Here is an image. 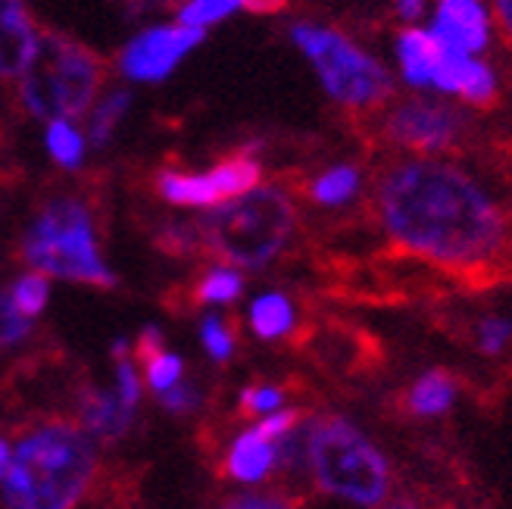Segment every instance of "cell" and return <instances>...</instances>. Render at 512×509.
Returning a JSON list of instances; mask_svg holds the SVG:
<instances>
[{
    "mask_svg": "<svg viewBox=\"0 0 512 509\" xmlns=\"http://www.w3.org/2000/svg\"><path fill=\"white\" fill-rule=\"evenodd\" d=\"M375 219L388 244L456 278L512 263V200L463 157H397L375 178Z\"/></svg>",
    "mask_w": 512,
    "mask_h": 509,
    "instance_id": "1",
    "label": "cell"
},
{
    "mask_svg": "<svg viewBox=\"0 0 512 509\" xmlns=\"http://www.w3.org/2000/svg\"><path fill=\"white\" fill-rule=\"evenodd\" d=\"M97 472V453L82 428L47 422L29 431L10 456L4 500L10 509H72Z\"/></svg>",
    "mask_w": 512,
    "mask_h": 509,
    "instance_id": "2",
    "label": "cell"
},
{
    "mask_svg": "<svg viewBox=\"0 0 512 509\" xmlns=\"http://www.w3.org/2000/svg\"><path fill=\"white\" fill-rule=\"evenodd\" d=\"M303 466L313 485L356 509H378L394 497V469L366 431L344 416H319L303 431Z\"/></svg>",
    "mask_w": 512,
    "mask_h": 509,
    "instance_id": "3",
    "label": "cell"
},
{
    "mask_svg": "<svg viewBox=\"0 0 512 509\" xmlns=\"http://www.w3.org/2000/svg\"><path fill=\"white\" fill-rule=\"evenodd\" d=\"M297 228V207L285 188L256 185L216 207L197 225V241L225 266L260 269L288 247Z\"/></svg>",
    "mask_w": 512,
    "mask_h": 509,
    "instance_id": "4",
    "label": "cell"
},
{
    "mask_svg": "<svg viewBox=\"0 0 512 509\" xmlns=\"http://www.w3.org/2000/svg\"><path fill=\"white\" fill-rule=\"evenodd\" d=\"M104 85V60L91 47L57 32H41L38 47L19 75L22 104L38 119H75L91 110Z\"/></svg>",
    "mask_w": 512,
    "mask_h": 509,
    "instance_id": "5",
    "label": "cell"
},
{
    "mask_svg": "<svg viewBox=\"0 0 512 509\" xmlns=\"http://www.w3.org/2000/svg\"><path fill=\"white\" fill-rule=\"evenodd\" d=\"M291 41L313 63L325 94L338 107L350 113H375L391 104V72L344 32L313 22H297L291 29Z\"/></svg>",
    "mask_w": 512,
    "mask_h": 509,
    "instance_id": "6",
    "label": "cell"
},
{
    "mask_svg": "<svg viewBox=\"0 0 512 509\" xmlns=\"http://www.w3.org/2000/svg\"><path fill=\"white\" fill-rule=\"evenodd\" d=\"M22 257L44 278H66L97 288H113L116 275L100 257L91 213L82 200H54L35 216L22 241Z\"/></svg>",
    "mask_w": 512,
    "mask_h": 509,
    "instance_id": "7",
    "label": "cell"
},
{
    "mask_svg": "<svg viewBox=\"0 0 512 509\" xmlns=\"http://www.w3.org/2000/svg\"><path fill=\"white\" fill-rule=\"evenodd\" d=\"M378 132L403 157H453L472 135V113L453 100L416 94L384 107Z\"/></svg>",
    "mask_w": 512,
    "mask_h": 509,
    "instance_id": "8",
    "label": "cell"
},
{
    "mask_svg": "<svg viewBox=\"0 0 512 509\" xmlns=\"http://www.w3.org/2000/svg\"><path fill=\"white\" fill-rule=\"evenodd\" d=\"M260 163L253 157H232L207 172H178L163 169L157 175V191L175 207H203L216 210L260 185Z\"/></svg>",
    "mask_w": 512,
    "mask_h": 509,
    "instance_id": "9",
    "label": "cell"
},
{
    "mask_svg": "<svg viewBox=\"0 0 512 509\" xmlns=\"http://www.w3.org/2000/svg\"><path fill=\"white\" fill-rule=\"evenodd\" d=\"M203 41V29L188 25H153L132 38L119 54V72L128 82H163Z\"/></svg>",
    "mask_w": 512,
    "mask_h": 509,
    "instance_id": "10",
    "label": "cell"
},
{
    "mask_svg": "<svg viewBox=\"0 0 512 509\" xmlns=\"http://www.w3.org/2000/svg\"><path fill=\"white\" fill-rule=\"evenodd\" d=\"M500 88L503 82L494 63L484 57L456 54V50L447 47L431 79V94L453 100V104L466 110H491L500 100Z\"/></svg>",
    "mask_w": 512,
    "mask_h": 509,
    "instance_id": "11",
    "label": "cell"
},
{
    "mask_svg": "<svg viewBox=\"0 0 512 509\" xmlns=\"http://www.w3.org/2000/svg\"><path fill=\"white\" fill-rule=\"evenodd\" d=\"M300 413L297 410H278L272 416H263L256 425L235 438L232 450H228V475L241 485H260V481L275 469L278 463V444L281 438H288L291 431H297Z\"/></svg>",
    "mask_w": 512,
    "mask_h": 509,
    "instance_id": "12",
    "label": "cell"
},
{
    "mask_svg": "<svg viewBox=\"0 0 512 509\" xmlns=\"http://www.w3.org/2000/svg\"><path fill=\"white\" fill-rule=\"evenodd\" d=\"M428 32L441 47L469 57H481L497 35L484 0H434Z\"/></svg>",
    "mask_w": 512,
    "mask_h": 509,
    "instance_id": "13",
    "label": "cell"
},
{
    "mask_svg": "<svg viewBox=\"0 0 512 509\" xmlns=\"http://www.w3.org/2000/svg\"><path fill=\"white\" fill-rule=\"evenodd\" d=\"M38 47V29L25 0H0V79H19Z\"/></svg>",
    "mask_w": 512,
    "mask_h": 509,
    "instance_id": "14",
    "label": "cell"
},
{
    "mask_svg": "<svg viewBox=\"0 0 512 509\" xmlns=\"http://www.w3.org/2000/svg\"><path fill=\"white\" fill-rule=\"evenodd\" d=\"M394 54H397V69L406 88L413 91H431L434 69L441 63L444 47L434 41V35L422 25H409L394 41Z\"/></svg>",
    "mask_w": 512,
    "mask_h": 509,
    "instance_id": "15",
    "label": "cell"
},
{
    "mask_svg": "<svg viewBox=\"0 0 512 509\" xmlns=\"http://www.w3.org/2000/svg\"><path fill=\"white\" fill-rule=\"evenodd\" d=\"M459 400V381L447 369H425L406 388V413L416 419H444Z\"/></svg>",
    "mask_w": 512,
    "mask_h": 509,
    "instance_id": "16",
    "label": "cell"
},
{
    "mask_svg": "<svg viewBox=\"0 0 512 509\" xmlns=\"http://www.w3.org/2000/svg\"><path fill=\"white\" fill-rule=\"evenodd\" d=\"M363 194V169L356 163H335L310 182V200L322 210H341Z\"/></svg>",
    "mask_w": 512,
    "mask_h": 509,
    "instance_id": "17",
    "label": "cell"
},
{
    "mask_svg": "<svg viewBox=\"0 0 512 509\" xmlns=\"http://www.w3.org/2000/svg\"><path fill=\"white\" fill-rule=\"evenodd\" d=\"M135 413L125 410V406L116 400L113 391H88L82 400V431L85 435H94L100 441H113L119 435H125V428L132 425Z\"/></svg>",
    "mask_w": 512,
    "mask_h": 509,
    "instance_id": "18",
    "label": "cell"
},
{
    "mask_svg": "<svg viewBox=\"0 0 512 509\" xmlns=\"http://www.w3.org/2000/svg\"><path fill=\"white\" fill-rule=\"evenodd\" d=\"M294 325H297V310L285 294L269 291L250 303V328L256 332V338L278 341L291 335Z\"/></svg>",
    "mask_w": 512,
    "mask_h": 509,
    "instance_id": "19",
    "label": "cell"
},
{
    "mask_svg": "<svg viewBox=\"0 0 512 509\" xmlns=\"http://www.w3.org/2000/svg\"><path fill=\"white\" fill-rule=\"evenodd\" d=\"M128 107H132V94L116 88L110 91L107 97H100V104L94 107L91 113V125H88V138L94 147H104L113 132H116V125L122 122V116L128 113Z\"/></svg>",
    "mask_w": 512,
    "mask_h": 509,
    "instance_id": "20",
    "label": "cell"
},
{
    "mask_svg": "<svg viewBox=\"0 0 512 509\" xmlns=\"http://www.w3.org/2000/svg\"><path fill=\"white\" fill-rule=\"evenodd\" d=\"M47 150L60 166L66 169H79L85 163V135L75 129L66 119H54L47 122Z\"/></svg>",
    "mask_w": 512,
    "mask_h": 509,
    "instance_id": "21",
    "label": "cell"
},
{
    "mask_svg": "<svg viewBox=\"0 0 512 509\" xmlns=\"http://www.w3.org/2000/svg\"><path fill=\"white\" fill-rule=\"evenodd\" d=\"M472 341H475L481 356L497 360V356L509 353V347H512V319L506 313H484V316H478V322L472 328Z\"/></svg>",
    "mask_w": 512,
    "mask_h": 509,
    "instance_id": "22",
    "label": "cell"
},
{
    "mask_svg": "<svg viewBox=\"0 0 512 509\" xmlns=\"http://www.w3.org/2000/svg\"><path fill=\"white\" fill-rule=\"evenodd\" d=\"M244 288V278L232 266H216L197 282V300L200 303H232L238 300Z\"/></svg>",
    "mask_w": 512,
    "mask_h": 509,
    "instance_id": "23",
    "label": "cell"
},
{
    "mask_svg": "<svg viewBox=\"0 0 512 509\" xmlns=\"http://www.w3.org/2000/svg\"><path fill=\"white\" fill-rule=\"evenodd\" d=\"M47 300H50V285H47V278L41 272L22 275L19 282L13 285V291H10V303L16 307V313L25 316V319L41 316L44 307H47Z\"/></svg>",
    "mask_w": 512,
    "mask_h": 509,
    "instance_id": "24",
    "label": "cell"
},
{
    "mask_svg": "<svg viewBox=\"0 0 512 509\" xmlns=\"http://www.w3.org/2000/svg\"><path fill=\"white\" fill-rule=\"evenodd\" d=\"M235 10H241V0H188V4L178 7V25L207 29V25L232 16Z\"/></svg>",
    "mask_w": 512,
    "mask_h": 509,
    "instance_id": "25",
    "label": "cell"
},
{
    "mask_svg": "<svg viewBox=\"0 0 512 509\" xmlns=\"http://www.w3.org/2000/svg\"><path fill=\"white\" fill-rule=\"evenodd\" d=\"M200 335H203V347H207V353L213 356L216 363L232 360V353H235V335H232V328H228L219 316H207V319H203Z\"/></svg>",
    "mask_w": 512,
    "mask_h": 509,
    "instance_id": "26",
    "label": "cell"
},
{
    "mask_svg": "<svg viewBox=\"0 0 512 509\" xmlns=\"http://www.w3.org/2000/svg\"><path fill=\"white\" fill-rule=\"evenodd\" d=\"M29 332H32V319L19 316L16 307L10 303V294L0 291V350L13 347L22 338H29Z\"/></svg>",
    "mask_w": 512,
    "mask_h": 509,
    "instance_id": "27",
    "label": "cell"
},
{
    "mask_svg": "<svg viewBox=\"0 0 512 509\" xmlns=\"http://www.w3.org/2000/svg\"><path fill=\"white\" fill-rule=\"evenodd\" d=\"M241 410L256 413V416H272L278 410H285V391L263 385V388H247L241 394Z\"/></svg>",
    "mask_w": 512,
    "mask_h": 509,
    "instance_id": "28",
    "label": "cell"
},
{
    "mask_svg": "<svg viewBox=\"0 0 512 509\" xmlns=\"http://www.w3.org/2000/svg\"><path fill=\"white\" fill-rule=\"evenodd\" d=\"M160 403L166 406V410H172V413H191V410H197L200 394L191 385H185V381H178L175 388L160 394Z\"/></svg>",
    "mask_w": 512,
    "mask_h": 509,
    "instance_id": "29",
    "label": "cell"
},
{
    "mask_svg": "<svg viewBox=\"0 0 512 509\" xmlns=\"http://www.w3.org/2000/svg\"><path fill=\"white\" fill-rule=\"evenodd\" d=\"M222 509H294V506L278 494H238L232 500H225Z\"/></svg>",
    "mask_w": 512,
    "mask_h": 509,
    "instance_id": "30",
    "label": "cell"
},
{
    "mask_svg": "<svg viewBox=\"0 0 512 509\" xmlns=\"http://www.w3.org/2000/svg\"><path fill=\"white\" fill-rule=\"evenodd\" d=\"M491 19H494V32L512 50V0H491Z\"/></svg>",
    "mask_w": 512,
    "mask_h": 509,
    "instance_id": "31",
    "label": "cell"
},
{
    "mask_svg": "<svg viewBox=\"0 0 512 509\" xmlns=\"http://www.w3.org/2000/svg\"><path fill=\"white\" fill-rule=\"evenodd\" d=\"M394 16L406 22V29L419 25L428 16V0H394Z\"/></svg>",
    "mask_w": 512,
    "mask_h": 509,
    "instance_id": "32",
    "label": "cell"
},
{
    "mask_svg": "<svg viewBox=\"0 0 512 509\" xmlns=\"http://www.w3.org/2000/svg\"><path fill=\"white\" fill-rule=\"evenodd\" d=\"M119 4H122L125 16H147V13H153V10L169 7L172 0H119Z\"/></svg>",
    "mask_w": 512,
    "mask_h": 509,
    "instance_id": "33",
    "label": "cell"
},
{
    "mask_svg": "<svg viewBox=\"0 0 512 509\" xmlns=\"http://www.w3.org/2000/svg\"><path fill=\"white\" fill-rule=\"evenodd\" d=\"M241 7L256 13V16H272L288 7V0H241Z\"/></svg>",
    "mask_w": 512,
    "mask_h": 509,
    "instance_id": "34",
    "label": "cell"
},
{
    "mask_svg": "<svg viewBox=\"0 0 512 509\" xmlns=\"http://www.w3.org/2000/svg\"><path fill=\"white\" fill-rule=\"evenodd\" d=\"M378 509H422L413 497H391V500H384Z\"/></svg>",
    "mask_w": 512,
    "mask_h": 509,
    "instance_id": "35",
    "label": "cell"
},
{
    "mask_svg": "<svg viewBox=\"0 0 512 509\" xmlns=\"http://www.w3.org/2000/svg\"><path fill=\"white\" fill-rule=\"evenodd\" d=\"M10 456H13V450H10V444L0 438V478L7 475V469H10Z\"/></svg>",
    "mask_w": 512,
    "mask_h": 509,
    "instance_id": "36",
    "label": "cell"
}]
</instances>
